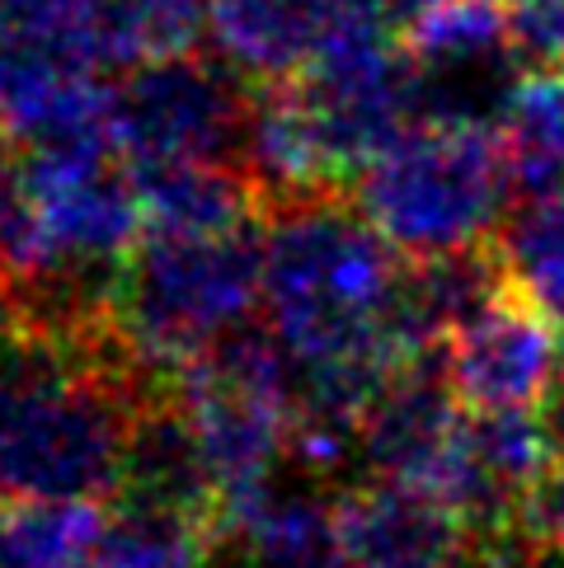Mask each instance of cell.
Wrapping results in <instances>:
<instances>
[{"instance_id": "obj_1", "label": "cell", "mask_w": 564, "mask_h": 568, "mask_svg": "<svg viewBox=\"0 0 564 568\" xmlns=\"http://www.w3.org/2000/svg\"><path fill=\"white\" fill-rule=\"evenodd\" d=\"M147 399L155 390L118 338L71 348L14 324L0 343V503L113 494Z\"/></svg>"}, {"instance_id": "obj_2", "label": "cell", "mask_w": 564, "mask_h": 568, "mask_svg": "<svg viewBox=\"0 0 564 568\" xmlns=\"http://www.w3.org/2000/svg\"><path fill=\"white\" fill-rule=\"evenodd\" d=\"M405 263L349 193L273 207L264 212V329L292 367H405L395 343Z\"/></svg>"}, {"instance_id": "obj_3", "label": "cell", "mask_w": 564, "mask_h": 568, "mask_svg": "<svg viewBox=\"0 0 564 568\" xmlns=\"http://www.w3.org/2000/svg\"><path fill=\"white\" fill-rule=\"evenodd\" d=\"M264 311V221L235 231H141L113 287V334L151 390L250 329Z\"/></svg>"}, {"instance_id": "obj_4", "label": "cell", "mask_w": 564, "mask_h": 568, "mask_svg": "<svg viewBox=\"0 0 564 568\" xmlns=\"http://www.w3.org/2000/svg\"><path fill=\"white\" fill-rule=\"evenodd\" d=\"M494 128L414 123L362 170L349 197L405 258L480 250L508 207Z\"/></svg>"}, {"instance_id": "obj_5", "label": "cell", "mask_w": 564, "mask_h": 568, "mask_svg": "<svg viewBox=\"0 0 564 568\" xmlns=\"http://www.w3.org/2000/svg\"><path fill=\"white\" fill-rule=\"evenodd\" d=\"M254 90V80L198 48L141 62L113 85V146L123 165L193 160L240 170Z\"/></svg>"}, {"instance_id": "obj_6", "label": "cell", "mask_w": 564, "mask_h": 568, "mask_svg": "<svg viewBox=\"0 0 564 568\" xmlns=\"http://www.w3.org/2000/svg\"><path fill=\"white\" fill-rule=\"evenodd\" d=\"M292 85L344 189L414 123H423L405 43L357 19H334L311 67Z\"/></svg>"}, {"instance_id": "obj_7", "label": "cell", "mask_w": 564, "mask_h": 568, "mask_svg": "<svg viewBox=\"0 0 564 568\" xmlns=\"http://www.w3.org/2000/svg\"><path fill=\"white\" fill-rule=\"evenodd\" d=\"M442 376L475 414L536 409L564 372V329L513 282L480 306L437 348Z\"/></svg>"}, {"instance_id": "obj_8", "label": "cell", "mask_w": 564, "mask_h": 568, "mask_svg": "<svg viewBox=\"0 0 564 568\" xmlns=\"http://www.w3.org/2000/svg\"><path fill=\"white\" fill-rule=\"evenodd\" d=\"M461 433H466V404L442 376L437 353L414 357L386 376L362 414L357 460L372 470V479L410 484L437 498L452 479Z\"/></svg>"}, {"instance_id": "obj_9", "label": "cell", "mask_w": 564, "mask_h": 568, "mask_svg": "<svg viewBox=\"0 0 564 568\" xmlns=\"http://www.w3.org/2000/svg\"><path fill=\"white\" fill-rule=\"evenodd\" d=\"M334 19V0H208V38L216 57L254 85L296 80Z\"/></svg>"}, {"instance_id": "obj_10", "label": "cell", "mask_w": 564, "mask_h": 568, "mask_svg": "<svg viewBox=\"0 0 564 568\" xmlns=\"http://www.w3.org/2000/svg\"><path fill=\"white\" fill-rule=\"evenodd\" d=\"M221 521L174 503L109 494L99 517L94 568H212Z\"/></svg>"}, {"instance_id": "obj_11", "label": "cell", "mask_w": 564, "mask_h": 568, "mask_svg": "<svg viewBox=\"0 0 564 568\" xmlns=\"http://www.w3.org/2000/svg\"><path fill=\"white\" fill-rule=\"evenodd\" d=\"M128 174L147 231H235L264 216L254 184L231 165L174 160V165H128Z\"/></svg>"}, {"instance_id": "obj_12", "label": "cell", "mask_w": 564, "mask_h": 568, "mask_svg": "<svg viewBox=\"0 0 564 568\" xmlns=\"http://www.w3.org/2000/svg\"><path fill=\"white\" fill-rule=\"evenodd\" d=\"M494 141L503 174L517 197H541L564 189V75L527 71L508 94Z\"/></svg>"}, {"instance_id": "obj_13", "label": "cell", "mask_w": 564, "mask_h": 568, "mask_svg": "<svg viewBox=\"0 0 564 568\" xmlns=\"http://www.w3.org/2000/svg\"><path fill=\"white\" fill-rule=\"evenodd\" d=\"M99 517L85 498L0 503V568H94Z\"/></svg>"}, {"instance_id": "obj_14", "label": "cell", "mask_w": 564, "mask_h": 568, "mask_svg": "<svg viewBox=\"0 0 564 568\" xmlns=\"http://www.w3.org/2000/svg\"><path fill=\"white\" fill-rule=\"evenodd\" d=\"M494 250L513 287L527 292L564 329V189L522 197L503 216Z\"/></svg>"}, {"instance_id": "obj_15", "label": "cell", "mask_w": 564, "mask_h": 568, "mask_svg": "<svg viewBox=\"0 0 564 568\" xmlns=\"http://www.w3.org/2000/svg\"><path fill=\"white\" fill-rule=\"evenodd\" d=\"M513 526L536 555L564 559V460H551L546 470L527 484Z\"/></svg>"}, {"instance_id": "obj_16", "label": "cell", "mask_w": 564, "mask_h": 568, "mask_svg": "<svg viewBox=\"0 0 564 568\" xmlns=\"http://www.w3.org/2000/svg\"><path fill=\"white\" fill-rule=\"evenodd\" d=\"M437 0H334L339 19H357L367 29H381L391 38H405Z\"/></svg>"}, {"instance_id": "obj_17", "label": "cell", "mask_w": 564, "mask_h": 568, "mask_svg": "<svg viewBox=\"0 0 564 568\" xmlns=\"http://www.w3.org/2000/svg\"><path fill=\"white\" fill-rule=\"evenodd\" d=\"M541 428H546V442H551V456L564 460V372L555 381V390L541 404Z\"/></svg>"}, {"instance_id": "obj_18", "label": "cell", "mask_w": 564, "mask_h": 568, "mask_svg": "<svg viewBox=\"0 0 564 568\" xmlns=\"http://www.w3.org/2000/svg\"><path fill=\"white\" fill-rule=\"evenodd\" d=\"M6 292H10V254L0 245V301H6Z\"/></svg>"}, {"instance_id": "obj_19", "label": "cell", "mask_w": 564, "mask_h": 568, "mask_svg": "<svg viewBox=\"0 0 564 568\" xmlns=\"http://www.w3.org/2000/svg\"><path fill=\"white\" fill-rule=\"evenodd\" d=\"M10 329H14V320H10V311H6V306H0V343L10 338Z\"/></svg>"}]
</instances>
